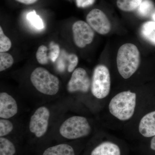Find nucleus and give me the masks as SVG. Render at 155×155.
<instances>
[{"label":"nucleus","instance_id":"nucleus-1","mask_svg":"<svg viewBox=\"0 0 155 155\" xmlns=\"http://www.w3.org/2000/svg\"><path fill=\"white\" fill-rule=\"evenodd\" d=\"M140 62V53L135 45L126 43L119 48L116 63L119 74L123 78L131 77L138 69Z\"/></svg>","mask_w":155,"mask_h":155},{"label":"nucleus","instance_id":"nucleus-2","mask_svg":"<svg viewBox=\"0 0 155 155\" xmlns=\"http://www.w3.org/2000/svg\"><path fill=\"white\" fill-rule=\"evenodd\" d=\"M136 104V94L130 91L119 93L111 100L109 111L112 115L121 121L130 119L134 114Z\"/></svg>","mask_w":155,"mask_h":155},{"label":"nucleus","instance_id":"nucleus-3","mask_svg":"<svg viewBox=\"0 0 155 155\" xmlns=\"http://www.w3.org/2000/svg\"><path fill=\"white\" fill-rule=\"evenodd\" d=\"M30 80L34 87L43 94L53 96L59 91V78L43 67H38L33 70Z\"/></svg>","mask_w":155,"mask_h":155},{"label":"nucleus","instance_id":"nucleus-4","mask_svg":"<svg viewBox=\"0 0 155 155\" xmlns=\"http://www.w3.org/2000/svg\"><path fill=\"white\" fill-rule=\"evenodd\" d=\"M59 132L64 138L76 139L88 135L91 132V127L85 117L73 116L62 123Z\"/></svg>","mask_w":155,"mask_h":155},{"label":"nucleus","instance_id":"nucleus-5","mask_svg":"<svg viewBox=\"0 0 155 155\" xmlns=\"http://www.w3.org/2000/svg\"><path fill=\"white\" fill-rule=\"evenodd\" d=\"M91 87L92 94L97 98L102 99L107 96L110 90L111 79L106 66L99 65L95 68Z\"/></svg>","mask_w":155,"mask_h":155},{"label":"nucleus","instance_id":"nucleus-6","mask_svg":"<svg viewBox=\"0 0 155 155\" xmlns=\"http://www.w3.org/2000/svg\"><path fill=\"white\" fill-rule=\"evenodd\" d=\"M50 113L45 107H40L31 117L29 128L36 137H41L46 133L49 125Z\"/></svg>","mask_w":155,"mask_h":155},{"label":"nucleus","instance_id":"nucleus-7","mask_svg":"<svg viewBox=\"0 0 155 155\" xmlns=\"http://www.w3.org/2000/svg\"><path fill=\"white\" fill-rule=\"evenodd\" d=\"M73 40L79 48H84L90 44L94 37V31L87 22L82 20L76 21L72 27Z\"/></svg>","mask_w":155,"mask_h":155},{"label":"nucleus","instance_id":"nucleus-8","mask_svg":"<svg viewBox=\"0 0 155 155\" xmlns=\"http://www.w3.org/2000/svg\"><path fill=\"white\" fill-rule=\"evenodd\" d=\"M91 87V82L86 70L78 68L72 72L71 78L67 84V90L70 93L81 92H87Z\"/></svg>","mask_w":155,"mask_h":155},{"label":"nucleus","instance_id":"nucleus-9","mask_svg":"<svg viewBox=\"0 0 155 155\" xmlns=\"http://www.w3.org/2000/svg\"><path fill=\"white\" fill-rule=\"evenodd\" d=\"M86 21L94 30L100 34L104 35L110 31V22L104 13L100 9L91 10L87 16Z\"/></svg>","mask_w":155,"mask_h":155},{"label":"nucleus","instance_id":"nucleus-10","mask_svg":"<svg viewBox=\"0 0 155 155\" xmlns=\"http://www.w3.org/2000/svg\"><path fill=\"white\" fill-rule=\"evenodd\" d=\"M16 100L6 92L0 94V117L8 119L13 117L18 112Z\"/></svg>","mask_w":155,"mask_h":155},{"label":"nucleus","instance_id":"nucleus-11","mask_svg":"<svg viewBox=\"0 0 155 155\" xmlns=\"http://www.w3.org/2000/svg\"><path fill=\"white\" fill-rule=\"evenodd\" d=\"M139 130L142 135L146 137L155 136V111L145 115L140 121Z\"/></svg>","mask_w":155,"mask_h":155},{"label":"nucleus","instance_id":"nucleus-12","mask_svg":"<svg viewBox=\"0 0 155 155\" xmlns=\"http://www.w3.org/2000/svg\"><path fill=\"white\" fill-rule=\"evenodd\" d=\"M91 155H121V151L117 145L111 142H104L96 147Z\"/></svg>","mask_w":155,"mask_h":155},{"label":"nucleus","instance_id":"nucleus-13","mask_svg":"<svg viewBox=\"0 0 155 155\" xmlns=\"http://www.w3.org/2000/svg\"><path fill=\"white\" fill-rule=\"evenodd\" d=\"M42 155H75V152L71 146L62 143L48 148Z\"/></svg>","mask_w":155,"mask_h":155},{"label":"nucleus","instance_id":"nucleus-14","mask_svg":"<svg viewBox=\"0 0 155 155\" xmlns=\"http://www.w3.org/2000/svg\"><path fill=\"white\" fill-rule=\"evenodd\" d=\"M143 37L150 43L155 45V22L148 21L143 23L140 28Z\"/></svg>","mask_w":155,"mask_h":155},{"label":"nucleus","instance_id":"nucleus-15","mask_svg":"<svg viewBox=\"0 0 155 155\" xmlns=\"http://www.w3.org/2000/svg\"><path fill=\"white\" fill-rule=\"evenodd\" d=\"M143 0H117L116 5L120 10L126 12L134 11Z\"/></svg>","mask_w":155,"mask_h":155},{"label":"nucleus","instance_id":"nucleus-16","mask_svg":"<svg viewBox=\"0 0 155 155\" xmlns=\"http://www.w3.org/2000/svg\"><path fill=\"white\" fill-rule=\"evenodd\" d=\"M16 150L14 143L8 139L0 138V155H14Z\"/></svg>","mask_w":155,"mask_h":155},{"label":"nucleus","instance_id":"nucleus-17","mask_svg":"<svg viewBox=\"0 0 155 155\" xmlns=\"http://www.w3.org/2000/svg\"><path fill=\"white\" fill-rule=\"evenodd\" d=\"M14 59L11 54L7 52L0 53V71L2 72L12 67Z\"/></svg>","mask_w":155,"mask_h":155},{"label":"nucleus","instance_id":"nucleus-18","mask_svg":"<svg viewBox=\"0 0 155 155\" xmlns=\"http://www.w3.org/2000/svg\"><path fill=\"white\" fill-rule=\"evenodd\" d=\"M26 18L35 28L41 29L44 28V24L42 19L37 14L35 11L28 13L26 15Z\"/></svg>","mask_w":155,"mask_h":155},{"label":"nucleus","instance_id":"nucleus-19","mask_svg":"<svg viewBox=\"0 0 155 155\" xmlns=\"http://www.w3.org/2000/svg\"><path fill=\"white\" fill-rule=\"evenodd\" d=\"M48 49L44 45H41L38 48L36 53V58L38 62L41 65H45L49 62Z\"/></svg>","mask_w":155,"mask_h":155},{"label":"nucleus","instance_id":"nucleus-20","mask_svg":"<svg viewBox=\"0 0 155 155\" xmlns=\"http://www.w3.org/2000/svg\"><path fill=\"white\" fill-rule=\"evenodd\" d=\"M138 14L143 17L150 16L153 9V5L150 0H143L139 6Z\"/></svg>","mask_w":155,"mask_h":155},{"label":"nucleus","instance_id":"nucleus-21","mask_svg":"<svg viewBox=\"0 0 155 155\" xmlns=\"http://www.w3.org/2000/svg\"><path fill=\"white\" fill-rule=\"evenodd\" d=\"M11 40L5 34L2 26H0V52H6L11 49Z\"/></svg>","mask_w":155,"mask_h":155},{"label":"nucleus","instance_id":"nucleus-22","mask_svg":"<svg viewBox=\"0 0 155 155\" xmlns=\"http://www.w3.org/2000/svg\"><path fill=\"white\" fill-rule=\"evenodd\" d=\"M14 129L13 123L7 119L0 120V136L3 137L9 134Z\"/></svg>","mask_w":155,"mask_h":155},{"label":"nucleus","instance_id":"nucleus-23","mask_svg":"<svg viewBox=\"0 0 155 155\" xmlns=\"http://www.w3.org/2000/svg\"><path fill=\"white\" fill-rule=\"evenodd\" d=\"M50 52L49 58L52 62H55L60 54V47L54 42H51L50 44Z\"/></svg>","mask_w":155,"mask_h":155},{"label":"nucleus","instance_id":"nucleus-24","mask_svg":"<svg viewBox=\"0 0 155 155\" xmlns=\"http://www.w3.org/2000/svg\"><path fill=\"white\" fill-rule=\"evenodd\" d=\"M68 71L72 72L75 70V67L78 63V56L75 54H71L68 56Z\"/></svg>","mask_w":155,"mask_h":155},{"label":"nucleus","instance_id":"nucleus-25","mask_svg":"<svg viewBox=\"0 0 155 155\" xmlns=\"http://www.w3.org/2000/svg\"><path fill=\"white\" fill-rule=\"evenodd\" d=\"M95 0H76V4L78 8H85L91 5Z\"/></svg>","mask_w":155,"mask_h":155},{"label":"nucleus","instance_id":"nucleus-26","mask_svg":"<svg viewBox=\"0 0 155 155\" xmlns=\"http://www.w3.org/2000/svg\"><path fill=\"white\" fill-rule=\"evenodd\" d=\"M19 3L26 5H32L37 2L38 0H16Z\"/></svg>","mask_w":155,"mask_h":155},{"label":"nucleus","instance_id":"nucleus-27","mask_svg":"<svg viewBox=\"0 0 155 155\" xmlns=\"http://www.w3.org/2000/svg\"><path fill=\"white\" fill-rule=\"evenodd\" d=\"M150 148L153 150L155 151V136L153 137L151 140Z\"/></svg>","mask_w":155,"mask_h":155},{"label":"nucleus","instance_id":"nucleus-28","mask_svg":"<svg viewBox=\"0 0 155 155\" xmlns=\"http://www.w3.org/2000/svg\"><path fill=\"white\" fill-rule=\"evenodd\" d=\"M152 19L154 20V21L155 22V13L154 12H153L152 14Z\"/></svg>","mask_w":155,"mask_h":155}]
</instances>
